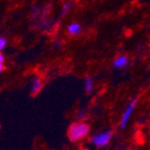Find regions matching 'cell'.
I'll list each match as a JSON object with an SVG mask.
<instances>
[{
	"instance_id": "obj_11",
	"label": "cell",
	"mask_w": 150,
	"mask_h": 150,
	"mask_svg": "<svg viewBox=\"0 0 150 150\" xmlns=\"http://www.w3.org/2000/svg\"><path fill=\"white\" fill-rule=\"evenodd\" d=\"M3 70H4V66H3V64H0V73L2 72Z\"/></svg>"
},
{
	"instance_id": "obj_12",
	"label": "cell",
	"mask_w": 150,
	"mask_h": 150,
	"mask_svg": "<svg viewBox=\"0 0 150 150\" xmlns=\"http://www.w3.org/2000/svg\"><path fill=\"white\" fill-rule=\"evenodd\" d=\"M78 150H87V149H78Z\"/></svg>"
},
{
	"instance_id": "obj_9",
	"label": "cell",
	"mask_w": 150,
	"mask_h": 150,
	"mask_svg": "<svg viewBox=\"0 0 150 150\" xmlns=\"http://www.w3.org/2000/svg\"><path fill=\"white\" fill-rule=\"evenodd\" d=\"M5 45H6V39H5V38L0 37V52L3 50V48L5 47Z\"/></svg>"
},
{
	"instance_id": "obj_3",
	"label": "cell",
	"mask_w": 150,
	"mask_h": 150,
	"mask_svg": "<svg viewBox=\"0 0 150 150\" xmlns=\"http://www.w3.org/2000/svg\"><path fill=\"white\" fill-rule=\"evenodd\" d=\"M136 102H137V100L136 99H134V100L129 103V105L127 106L126 110H125L124 112H123V115H122V119H121V127L122 128H124V127L126 126L127 122H128L131 114L134 112V106H136Z\"/></svg>"
},
{
	"instance_id": "obj_5",
	"label": "cell",
	"mask_w": 150,
	"mask_h": 150,
	"mask_svg": "<svg viewBox=\"0 0 150 150\" xmlns=\"http://www.w3.org/2000/svg\"><path fill=\"white\" fill-rule=\"evenodd\" d=\"M127 63H128L127 56L120 55L119 57H117V59H115L114 65H115V67H117V68H123V67H125V66L127 65Z\"/></svg>"
},
{
	"instance_id": "obj_1",
	"label": "cell",
	"mask_w": 150,
	"mask_h": 150,
	"mask_svg": "<svg viewBox=\"0 0 150 150\" xmlns=\"http://www.w3.org/2000/svg\"><path fill=\"white\" fill-rule=\"evenodd\" d=\"M90 127L87 123L84 122H77L70 125L68 130V137L72 142H77L79 140H82L83 138L89 134Z\"/></svg>"
},
{
	"instance_id": "obj_2",
	"label": "cell",
	"mask_w": 150,
	"mask_h": 150,
	"mask_svg": "<svg viewBox=\"0 0 150 150\" xmlns=\"http://www.w3.org/2000/svg\"><path fill=\"white\" fill-rule=\"evenodd\" d=\"M112 131L108 130V131H103L100 134H97L95 136H93L91 138V142L96 146V147H104L110 143V139H112Z\"/></svg>"
},
{
	"instance_id": "obj_7",
	"label": "cell",
	"mask_w": 150,
	"mask_h": 150,
	"mask_svg": "<svg viewBox=\"0 0 150 150\" xmlns=\"http://www.w3.org/2000/svg\"><path fill=\"white\" fill-rule=\"evenodd\" d=\"M84 89L88 93H91L93 91V79L91 77H87L84 80Z\"/></svg>"
},
{
	"instance_id": "obj_4",
	"label": "cell",
	"mask_w": 150,
	"mask_h": 150,
	"mask_svg": "<svg viewBox=\"0 0 150 150\" xmlns=\"http://www.w3.org/2000/svg\"><path fill=\"white\" fill-rule=\"evenodd\" d=\"M31 93L33 94H37L41 91L42 89V81L39 77H33L31 80Z\"/></svg>"
},
{
	"instance_id": "obj_6",
	"label": "cell",
	"mask_w": 150,
	"mask_h": 150,
	"mask_svg": "<svg viewBox=\"0 0 150 150\" xmlns=\"http://www.w3.org/2000/svg\"><path fill=\"white\" fill-rule=\"evenodd\" d=\"M81 31V26L78 23H71L68 26V33L72 35H76Z\"/></svg>"
},
{
	"instance_id": "obj_8",
	"label": "cell",
	"mask_w": 150,
	"mask_h": 150,
	"mask_svg": "<svg viewBox=\"0 0 150 150\" xmlns=\"http://www.w3.org/2000/svg\"><path fill=\"white\" fill-rule=\"evenodd\" d=\"M72 4H73L72 1H67V2L64 3L63 8H62V15L67 14V13H68L69 11H70L71 7H72Z\"/></svg>"
},
{
	"instance_id": "obj_10",
	"label": "cell",
	"mask_w": 150,
	"mask_h": 150,
	"mask_svg": "<svg viewBox=\"0 0 150 150\" xmlns=\"http://www.w3.org/2000/svg\"><path fill=\"white\" fill-rule=\"evenodd\" d=\"M3 62H4V55L0 52V64H3Z\"/></svg>"
}]
</instances>
